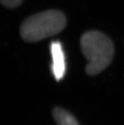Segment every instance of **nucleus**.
I'll return each instance as SVG.
<instances>
[{"instance_id":"f03ea898","label":"nucleus","mask_w":124,"mask_h":125,"mask_svg":"<svg viewBox=\"0 0 124 125\" xmlns=\"http://www.w3.org/2000/svg\"><path fill=\"white\" fill-rule=\"evenodd\" d=\"M66 24V17L63 13L49 10L27 18L21 25L20 33L25 41L37 42L60 33Z\"/></svg>"},{"instance_id":"20e7f679","label":"nucleus","mask_w":124,"mask_h":125,"mask_svg":"<svg viewBox=\"0 0 124 125\" xmlns=\"http://www.w3.org/2000/svg\"><path fill=\"white\" fill-rule=\"evenodd\" d=\"M53 116L58 125H79L72 114L61 107H55L53 110Z\"/></svg>"},{"instance_id":"39448f33","label":"nucleus","mask_w":124,"mask_h":125,"mask_svg":"<svg viewBox=\"0 0 124 125\" xmlns=\"http://www.w3.org/2000/svg\"><path fill=\"white\" fill-rule=\"evenodd\" d=\"M23 0H1L2 5L8 8H14L19 6Z\"/></svg>"},{"instance_id":"7ed1b4c3","label":"nucleus","mask_w":124,"mask_h":125,"mask_svg":"<svg viewBox=\"0 0 124 125\" xmlns=\"http://www.w3.org/2000/svg\"><path fill=\"white\" fill-rule=\"evenodd\" d=\"M52 55V73L57 80L63 78L65 73V59L61 44L58 41H54L51 44Z\"/></svg>"},{"instance_id":"f257e3e1","label":"nucleus","mask_w":124,"mask_h":125,"mask_svg":"<svg viewBox=\"0 0 124 125\" xmlns=\"http://www.w3.org/2000/svg\"><path fill=\"white\" fill-rule=\"evenodd\" d=\"M80 48L87 60L86 71L95 76L108 67L114 55V45L106 35L97 31H90L80 39Z\"/></svg>"}]
</instances>
